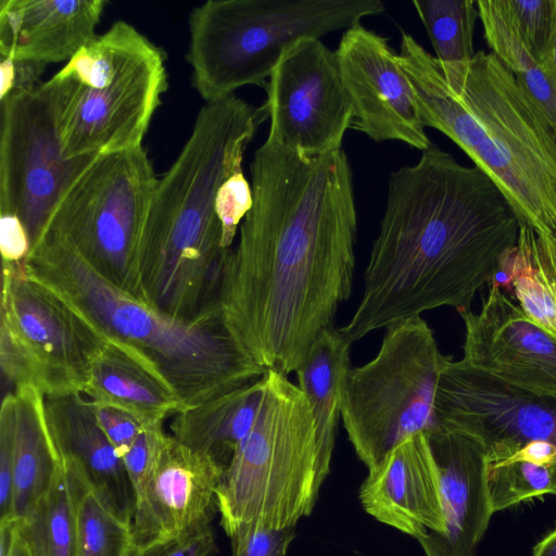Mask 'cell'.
Instances as JSON below:
<instances>
[{"label": "cell", "instance_id": "cell-39", "mask_svg": "<svg viewBox=\"0 0 556 556\" xmlns=\"http://www.w3.org/2000/svg\"><path fill=\"white\" fill-rule=\"evenodd\" d=\"M46 67L41 62L1 58L0 100L13 92L36 88L41 84Z\"/></svg>", "mask_w": 556, "mask_h": 556}, {"label": "cell", "instance_id": "cell-22", "mask_svg": "<svg viewBox=\"0 0 556 556\" xmlns=\"http://www.w3.org/2000/svg\"><path fill=\"white\" fill-rule=\"evenodd\" d=\"M104 339L84 391L89 400L122 409L142 425L164 422L184 409L177 393L156 371L119 343Z\"/></svg>", "mask_w": 556, "mask_h": 556}, {"label": "cell", "instance_id": "cell-38", "mask_svg": "<svg viewBox=\"0 0 556 556\" xmlns=\"http://www.w3.org/2000/svg\"><path fill=\"white\" fill-rule=\"evenodd\" d=\"M93 404L100 428L123 458L144 425L122 409Z\"/></svg>", "mask_w": 556, "mask_h": 556}, {"label": "cell", "instance_id": "cell-36", "mask_svg": "<svg viewBox=\"0 0 556 556\" xmlns=\"http://www.w3.org/2000/svg\"><path fill=\"white\" fill-rule=\"evenodd\" d=\"M217 552L211 523H202L137 548L131 556H214Z\"/></svg>", "mask_w": 556, "mask_h": 556}, {"label": "cell", "instance_id": "cell-20", "mask_svg": "<svg viewBox=\"0 0 556 556\" xmlns=\"http://www.w3.org/2000/svg\"><path fill=\"white\" fill-rule=\"evenodd\" d=\"M45 410L61 459L76 467L108 509L131 523L134 489L123 458L97 421L92 401L84 393L45 396Z\"/></svg>", "mask_w": 556, "mask_h": 556}, {"label": "cell", "instance_id": "cell-12", "mask_svg": "<svg viewBox=\"0 0 556 556\" xmlns=\"http://www.w3.org/2000/svg\"><path fill=\"white\" fill-rule=\"evenodd\" d=\"M59 110L53 76L0 100V213L22 220L31 248L66 187L96 156L64 159Z\"/></svg>", "mask_w": 556, "mask_h": 556}, {"label": "cell", "instance_id": "cell-6", "mask_svg": "<svg viewBox=\"0 0 556 556\" xmlns=\"http://www.w3.org/2000/svg\"><path fill=\"white\" fill-rule=\"evenodd\" d=\"M254 425L216 490L220 526L230 535L250 522L295 527L312 514L332 457L318 442L309 404L288 376L267 370Z\"/></svg>", "mask_w": 556, "mask_h": 556}, {"label": "cell", "instance_id": "cell-21", "mask_svg": "<svg viewBox=\"0 0 556 556\" xmlns=\"http://www.w3.org/2000/svg\"><path fill=\"white\" fill-rule=\"evenodd\" d=\"M104 0H1L0 55L68 62L96 36Z\"/></svg>", "mask_w": 556, "mask_h": 556}, {"label": "cell", "instance_id": "cell-24", "mask_svg": "<svg viewBox=\"0 0 556 556\" xmlns=\"http://www.w3.org/2000/svg\"><path fill=\"white\" fill-rule=\"evenodd\" d=\"M264 390L263 375L244 387L180 410L170 424L173 437L226 469L254 425Z\"/></svg>", "mask_w": 556, "mask_h": 556}, {"label": "cell", "instance_id": "cell-27", "mask_svg": "<svg viewBox=\"0 0 556 556\" xmlns=\"http://www.w3.org/2000/svg\"><path fill=\"white\" fill-rule=\"evenodd\" d=\"M351 345L338 329L324 331L298 368V387L305 395L314 419L319 445L332 457L341 394L350 368Z\"/></svg>", "mask_w": 556, "mask_h": 556}, {"label": "cell", "instance_id": "cell-28", "mask_svg": "<svg viewBox=\"0 0 556 556\" xmlns=\"http://www.w3.org/2000/svg\"><path fill=\"white\" fill-rule=\"evenodd\" d=\"M89 490L76 467L62 459L50 491L17 520V533L31 556H77V514Z\"/></svg>", "mask_w": 556, "mask_h": 556}, {"label": "cell", "instance_id": "cell-35", "mask_svg": "<svg viewBox=\"0 0 556 556\" xmlns=\"http://www.w3.org/2000/svg\"><path fill=\"white\" fill-rule=\"evenodd\" d=\"M295 535V527L269 528L250 522L228 536L232 556H286Z\"/></svg>", "mask_w": 556, "mask_h": 556}, {"label": "cell", "instance_id": "cell-1", "mask_svg": "<svg viewBox=\"0 0 556 556\" xmlns=\"http://www.w3.org/2000/svg\"><path fill=\"white\" fill-rule=\"evenodd\" d=\"M250 173L253 205L232 249L222 311L258 365L288 376L352 293L353 174L343 149L305 156L268 137Z\"/></svg>", "mask_w": 556, "mask_h": 556}, {"label": "cell", "instance_id": "cell-5", "mask_svg": "<svg viewBox=\"0 0 556 556\" xmlns=\"http://www.w3.org/2000/svg\"><path fill=\"white\" fill-rule=\"evenodd\" d=\"M24 266L103 338L156 371L184 409L244 387L267 371L232 336L223 311L193 319L166 314L112 285L53 235L40 237Z\"/></svg>", "mask_w": 556, "mask_h": 556}, {"label": "cell", "instance_id": "cell-15", "mask_svg": "<svg viewBox=\"0 0 556 556\" xmlns=\"http://www.w3.org/2000/svg\"><path fill=\"white\" fill-rule=\"evenodd\" d=\"M334 52L354 129L376 142L401 141L421 151L432 144L399 53L387 37L357 24L344 31Z\"/></svg>", "mask_w": 556, "mask_h": 556}, {"label": "cell", "instance_id": "cell-4", "mask_svg": "<svg viewBox=\"0 0 556 556\" xmlns=\"http://www.w3.org/2000/svg\"><path fill=\"white\" fill-rule=\"evenodd\" d=\"M258 109L231 94L205 102L170 167L157 179L139 251L141 285L153 302L173 307L201 302L226 260L214 205L220 186L242 169L263 121Z\"/></svg>", "mask_w": 556, "mask_h": 556}, {"label": "cell", "instance_id": "cell-40", "mask_svg": "<svg viewBox=\"0 0 556 556\" xmlns=\"http://www.w3.org/2000/svg\"><path fill=\"white\" fill-rule=\"evenodd\" d=\"M0 251L5 263H22L31 251L28 232L13 214L0 213Z\"/></svg>", "mask_w": 556, "mask_h": 556}, {"label": "cell", "instance_id": "cell-34", "mask_svg": "<svg viewBox=\"0 0 556 556\" xmlns=\"http://www.w3.org/2000/svg\"><path fill=\"white\" fill-rule=\"evenodd\" d=\"M167 433L163 422L144 425L134 443L123 456L136 502L141 496L156 465Z\"/></svg>", "mask_w": 556, "mask_h": 556}, {"label": "cell", "instance_id": "cell-32", "mask_svg": "<svg viewBox=\"0 0 556 556\" xmlns=\"http://www.w3.org/2000/svg\"><path fill=\"white\" fill-rule=\"evenodd\" d=\"M507 4L525 46L544 64L554 37L556 0H507Z\"/></svg>", "mask_w": 556, "mask_h": 556}, {"label": "cell", "instance_id": "cell-10", "mask_svg": "<svg viewBox=\"0 0 556 556\" xmlns=\"http://www.w3.org/2000/svg\"><path fill=\"white\" fill-rule=\"evenodd\" d=\"M157 179L143 146L96 155L66 187L42 235L60 238L99 275L143 302L139 251Z\"/></svg>", "mask_w": 556, "mask_h": 556}, {"label": "cell", "instance_id": "cell-14", "mask_svg": "<svg viewBox=\"0 0 556 556\" xmlns=\"http://www.w3.org/2000/svg\"><path fill=\"white\" fill-rule=\"evenodd\" d=\"M434 413L438 428L480 444L488 463L533 441L556 446V400L500 382L452 356L440 375Z\"/></svg>", "mask_w": 556, "mask_h": 556}, {"label": "cell", "instance_id": "cell-43", "mask_svg": "<svg viewBox=\"0 0 556 556\" xmlns=\"http://www.w3.org/2000/svg\"><path fill=\"white\" fill-rule=\"evenodd\" d=\"M556 79V24H555V30H554V37L551 46V50L548 52V55L542 64Z\"/></svg>", "mask_w": 556, "mask_h": 556}, {"label": "cell", "instance_id": "cell-29", "mask_svg": "<svg viewBox=\"0 0 556 556\" xmlns=\"http://www.w3.org/2000/svg\"><path fill=\"white\" fill-rule=\"evenodd\" d=\"M448 87L457 92L475 56L473 33L479 17L477 1L413 0Z\"/></svg>", "mask_w": 556, "mask_h": 556}, {"label": "cell", "instance_id": "cell-9", "mask_svg": "<svg viewBox=\"0 0 556 556\" xmlns=\"http://www.w3.org/2000/svg\"><path fill=\"white\" fill-rule=\"evenodd\" d=\"M450 358L420 317L386 328L377 355L349 368L341 416L356 455L369 469L405 440L438 428L434 404Z\"/></svg>", "mask_w": 556, "mask_h": 556}, {"label": "cell", "instance_id": "cell-25", "mask_svg": "<svg viewBox=\"0 0 556 556\" xmlns=\"http://www.w3.org/2000/svg\"><path fill=\"white\" fill-rule=\"evenodd\" d=\"M477 7L491 52L514 75L556 161V79L525 46L507 0H479Z\"/></svg>", "mask_w": 556, "mask_h": 556}, {"label": "cell", "instance_id": "cell-8", "mask_svg": "<svg viewBox=\"0 0 556 556\" xmlns=\"http://www.w3.org/2000/svg\"><path fill=\"white\" fill-rule=\"evenodd\" d=\"M384 9L380 0H208L188 17L193 88L213 102L248 85L265 87L300 40L349 29Z\"/></svg>", "mask_w": 556, "mask_h": 556}, {"label": "cell", "instance_id": "cell-11", "mask_svg": "<svg viewBox=\"0 0 556 556\" xmlns=\"http://www.w3.org/2000/svg\"><path fill=\"white\" fill-rule=\"evenodd\" d=\"M104 338L22 263L2 262L0 366L15 388L84 393Z\"/></svg>", "mask_w": 556, "mask_h": 556}, {"label": "cell", "instance_id": "cell-42", "mask_svg": "<svg viewBox=\"0 0 556 556\" xmlns=\"http://www.w3.org/2000/svg\"><path fill=\"white\" fill-rule=\"evenodd\" d=\"M532 556H556V529L533 547Z\"/></svg>", "mask_w": 556, "mask_h": 556}, {"label": "cell", "instance_id": "cell-13", "mask_svg": "<svg viewBox=\"0 0 556 556\" xmlns=\"http://www.w3.org/2000/svg\"><path fill=\"white\" fill-rule=\"evenodd\" d=\"M261 111L271 138L305 156L342 149L353 108L336 52L320 39L305 38L281 58L266 85Z\"/></svg>", "mask_w": 556, "mask_h": 556}, {"label": "cell", "instance_id": "cell-3", "mask_svg": "<svg viewBox=\"0 0 556 556\" xmlns=\"http://www.w3.org/2000/svg\"><path fill=\"white\" fill-rule=\"evenodd\" d=\"M399 56L424 126L454 141L498 186L521 224L556 240V161L501 60L476 52L454 92L437 59L412 35L402 33Z\"/></svg>", "mask_w": 556, "mask_h": 556}, {"label": "cell", "instance_id": "cell-33", "mask_svg": "<svg viewBox=\"0 0 556 556\" xmlns=\"http://www.w3.org/2000/svg\"><path fill=\"white\" fill-rule=\"evenodd\" d=\"M252 205V187L241 169L225 180L215 200L214 210L222 227L223 248H231L238 227Z\"/></svg>", "mask_w": 556, "mask_h": 556}, {"label": "cell", "instance_id": "cell-23", "mask_svg": "<svg viewBox=\"0 0 556 556\" xmlns=\"http://www.w3.org/2000/svg\"><path fill=\"white\" fill-rule=\"evenodd\" d=\"M12 519L26 517L50 491L62 466L45 410V395L15 388Z\"/></svg>", "mask_w": 556, "mask_h": 556}, {"label": "cell", "instance_id": "cell-17", "mask_svg": "<svg viewBox=\"0 0 556 556\" xmlns=\"http://www.w3.org/2000/svg\"><path fill=\"white\" fill-rule=\"evenodd\" d=\"M224 468L173 435H166L131 521L135 549L211 523Z\"/></svg>", "mask_w": 556, "mask_h": 556}, {"label": "cell", "instance_id": "cell-18", "mask_svg": "<svg viewBox=\"0 0 556 556\" xmlns=\"http://www.w3.org/2000/svg\"><path fill=\"white\" fill-rule=\"evenodd\" d=\"M359 501L377 521L416 540L444 534L441 472L427 434L405 440L369 469Z\"/></svg>", "mask_w": 556, "mask_h": 556}, {"label": "cell", "instance_id": "cell-41", "mask_svg": "<svg viewBox=\"0 0 556 556\" xmlns=\"http://www.w3.org/2000/svg\"><path fill=\"white\" fill-rule=\"evenodd\" d=\"M17 539V520L0 521V556H11Z\"/></svg>", "mask_w": 556, "mask_h": 556}, {"label": "cell", "instance_id": "cell-44", "mask_svg": "<svg viewBox=\"0 0 556 556\" xmlns=\"http://www.w3.org/2000/svg\"><path fill=\"white\" fill-rule=\"evenodd\" d=\"M11 556H31L25 543L20 539L18 533Z\"/></svg>", "mask_w": 556, "mask_h": 556}, {"label": "cell", "instance_id": "cell-2", "mask_svg": "<svg viewBox=\"0 0 556 556\" xmlns=\"http://www.w3.org/2000/svg\"><path fill=\"white\" fill-rule=\"evenodd\" d=\"M421 152L389 177L363 295L338 329L350 344L441 306L470 309L517 243L520 219L483 170L433 144Z\"/></svg>", "mask_w": 556, "mask_h": 556}, {"label": "cell", "instance_id": "cell-16", "mask_svg": "<svg viewBox=\"0 0 556 556\" xmlns=\"http://www.w3.org/2000/svg\"><path fill=\"white\" fill-rule=\"evenodd\" d=\"M465 365L510 387L556 400V336L529 318L496 285L479 313L459 312Z\"/></svg>", "mask_w": 556, "mask_h": 556}, {"label": "cell", "instance_id": "cell-26", "mask_svg": "<svg viewBox=\"0 0 556 556\" xmlns=\"http://www.w3.org/2000/svg\"><path fill=\"white\" fill-rule=\"evenodd\" d=\"M489 285L514 292L522 312L556 336V240L520 224Z\"/></svg>", "mask_w": 556, "mask_h": 556}, {"label": "cell", "instance_id": "cell-30", "mask_svg": "<svg viewBox=\"0 0 556 556\" xmlns=\"http://www.w3.org/2000/svg\"><path fill=\"white\" fill-rule=\"evenodd\" d=\"M485 478L493 513L533 497L556 495V463L510 455L486 462Z\"/></svg>", "mask_w": 556, "mask_h": 556}, {"label": "cell", "instance_id": "cell-19", "mask_svg": "<svg viewBox=\"0 0 556 556\" xmlns=\"http://www.w3.org/2000/svg\"><path fill=\"white\" fill-rule=\"evenodd\" d=\"M441 472L445 532L419 538L426 556H473L494 514L480 444L437 428L426 433Z\"/></svg>", "mask_w": 556, "mask_h": 556}, {"label": "cell", "instance_id": "cell-37", "mask_svg": "<svg viewBox=\"0 0 556 556\" xmlns=\"http://www.w3.org/2000/svg\"><path fill=\"white\" fill-rule=\"evenodd\" d=\"M14 394L4 395L0 409V521L12 519Z\"/></svg>", "mask_w": 556, "mask_h": 556}, {"label": "cell", "instance_id": "cell-7", "mask_svg": "<svg viewBox=\"0 0 556 556\" xmlns=\"http://www.w3.org/2000/svg\"><path fill=\"white\" fill-rule=\"evenodd\" d=\"M60 87L64 159L142 146L168 87L165 52L126 21H115L53 76Z\"/></svg>", "mask_w": 556, "mask_h": 556}, {"label": "cell", "instance_id": "cell-31", "mask_svg": "<svg viewBox=\"0 0 556 556\" xmlns=\"http://www.w3.org/2000/svg\"><path fill=\"white\" fill-rule=\"evenodd\" d=\"M135 543L131 523L108 509L87 490L77 514V556H131Z\"/></svg>", "mask_w": 556, "mask_h": 556}]
</instances>
